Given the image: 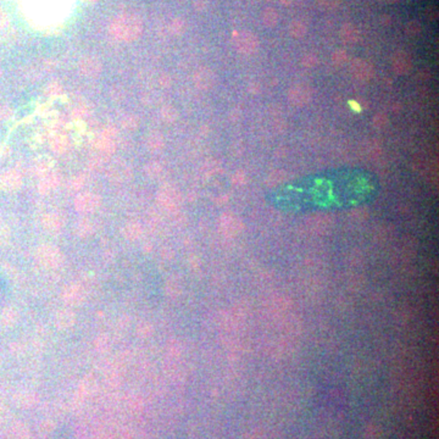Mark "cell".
<instances>
[{"mask_svg":"<svg viewBox=\"0 0 439 439\" xmlns=\"http://www.w3.org/2000/svg\"><path fill=\"white\" fill-rule=\"evenodd\" d=\"M109 32L119 42H133L142 36L143 22L133 14H122L112 20Z\"/></svg>","mask_w":439,"mask_h":439,"instance_id":"obj_1","label":"cell"},{"mask_svg":"<svg viewBox=\"0 0 439 439\" xmlns=\"http://www.w3.org/2000/svg\"><path fill=\"white\" fill-rule=\"evenodd\" d=\"M233 46L241 54L250 55L258 52L260 41L254 33L248 32V31H239L233 33Z\"/></svg>","mask_w":439,"mask_h":439,"instance_id":"obj_2","label":"cell"},{"mask_svg":"<svg viewBox=\"0 0 439 439\" xmlns=\"http://www.w3.org/2000/svg\"><path fill=\"white\" fill-rule=\"evenodd\" d=\"M287 98H288V101L293 106L303 108V106L308 105L314 98V89L309 84L305 83L294 84L289 88L288 93H287Z\"/></svg>","mask_w":439,"mask_h":439,"instance_id":"obj_3","label":"cell"},{"mask_svg":"<svg viewBox=\"0 0 439 439\" xmlns=\"http://www.w3.org/2000/svg\"><path fill=\"white\" fill-rule=\"evenodd\" d=\"M350 72L353 73L356 80L362 81V82L371 81L376 75L373 65L360 58H355L350 61Z\"/></svg>","mask_w":439,"mask_h":439,"instance_id":"obj_4","label":"cell"},{"mask_svg":"<svg viewBox=\"0 0 439 439\" xmlns=\"http://www.w3.org/2000/svg\"><path fill=\"white\" fill-rule=\"evenodd\" d=\"M392 67L398 76L409 75L413 69L412 56L405 50H396L392 56Z\"/></svg>","mask_w":439,"mask_h":439,"instance_id":"obj_5","label":"cell"},{"mask_svg":"<svg viewBox=\"0 0 439 439\" xmlns=\"http://www.w3.org/2000/svg\"><path fill=\"white\" fill-rule=\"evenodd\" d=\"M193 82L200 91H209L216 83V75L209 67H200L193 76Z\"/></svg>","mask_w":439,"mask_h":439,"instance_id":"obj_6","label":"cell"},{"mask_svg":"<svg viewBox=\"0 0 439 439\" xmlns=\"http://www.w3.org/2000/svg\"><path fill=\"white\" fill-rule=\"evenodd\" d=\"M49 146L53 153L63 155L71 149V139L60 131H52L49 136Z\"/></svg>","mask_w":439,"mask_h":439,"instance_id":"obj_7","label":"cell"},{"mask_svg":"<svg viewBox=\"0 0 439 439\" xmlns=\"http://www.w3.org/2000/svg\"><path fill=\"white\" fill-rule=\"evenodd\" d=\"M78 70L86 77H98L103 71V65L93 56H84L78 63Z\"/></svg>","mask_w":439,"mask_h":439,"instance_id":"obj_8","label":"cell"},{"mask_svg":"<svg viewBox=\"0 0 439 439\" xmlns=\"http://www.w3.org/2000/svg\"><path fill=\"white\" fill-rule=\"evenodd\" d=\"M108 173L109 177L114 181H125L131 176V166L128 162L123 161V160H116V161L110 162L108 165Z\"/></svg>","mask_w":439,"mask_h":439,"instance_id":"obj_9","label":"cell"},{"mask_svg":"<svg viewBox=\"0 0 439 439\" xmlns=\"http://www.w3.org/2000/svg\"><path fill=\"white\" fill-rule=\"evenodd\" d=\"M92 145L95 149V153L103 154L105 156H110L116 150V140L103 137L101 134L93 137Z\"/></svg>","mask_w":439,"mask_h":439,"instance_id":"obj_10","label":"cell"},{"mask_svg":"<svg viewBox=\"0 0 439 439\" xmlns=\"http://www.w3.org/2000/svg\"><path fill=\"white\" fill-rule=\"evenodd\" d=\"M56 162L55 160L53 159L52 156H48V155H41L38 156L37 159L33 161V171H35V173L37 176L42 177L44 176V174L52 172V171H54Z\"/></svg>","mask_w":439,"mask_h":439,"instance_id":"obj_11","label":"cell"},{"mask_svg":"<svg viewBox=\"0 0 439 439\" xmlns=\"http://www.w3.org/2000/svg\"><path fill=\"white\" fill-rule=\"evenodd\" d=\"M22 184V177L18 171L8 170L0 174V185L5 189H16Z\"/></svg>","mask_w":439,"mask_h":439,"instance_id":"obj_12","label":"cell"},{"mask_svg":"<svg viewBox=\"0 0 439 439\" xmlns=\"http://www.w3.org/2000/svg\"><path fill=\"white\" fill-rule=\"evenodd\" d=\"M60 174L55 172V171L44 174V176L41 177V181H39V190L43 193L50 192L55 187H58L59 183H60Z\"/></svg>","mask_w":439,"mask_h":439,"instance_id":"obj_13","label":"cell"},{"mask_svg":"<svg viewBox=\"0 0 439 439\" xmlns=\"http://www.w3.org/2000/svg\"><path fill=\"white\" fill-rule=\"evenodd\" d=\"M99 204V198L92 193L81 194L76 199V206L80 211H91Z\"/></svg>","mask_w":439,"mask_h":439,"instance_id":"obj_14","label":"cell"},{"mask_svg":"<svg viewBox=\"0 0 439 439\" xmlns=\"http://www.w3.org/2000/svg\"><path fill=\"white\" fill-rule=\"evenodd\" d=\"M339 36L342 38V41L344 43L348 44H354L359 41L360 38V32L357 30V27L353 24H344L340 28Z\"/></svg>","mask_w":439,"mask_h":439,"instance_id":"obj_15","label":"cell"},{"mask_svg":"<svg viewBox=\"0 0 439 439\" xmlns=\"http://www.w3.org/2000/svg\"><path fill=\"white\" fill-rule=\"evenodd\" d=\"M146 148L149 149L150 151H154V153H156V151H160L164 149L165 146V138L162 136L160 132H151V133L148 134V137H146Z\"/></svg>","mask_w":439,"mask_h":439,"instance_id":"obj_16","label":"cell"},{"mask_svg":"<svg viewBox=\"0 0 439 439\" xmlns=\"http://www.w3.org/2000/svg\"><path fill=\"white\" fill-rule=\"evenodd\" d=\"M288 30L293 38L297 39L304 38L306 36V33H308V26L303 21H300V20H293L291 25H289Z\"/></svg>","mask_w":439,"mask_h":439,"instance_id":"obj_17","label":"cell"},{"mask_svg":"<svg viewBox=\"0 0 439 439\" xmlns=\"http://www.w3.org/2000/svg\"><path fill=\"white\" fill-rule=\"evenodd\" d=\"M278 20H280V15L275 8H266L263 11V24L265 25V27H275L278 24Z\"/></svg>","mask_w":439,"mask_h":439,"instance_id":"obj_18","label":"cell"},{"mask_svg":"<svg viewBox=\"0 0 439 439\" xmlns=\"http://www.w3.org/2000/svg\"><path fill=\"white\" fill-rule=\"evenodd\" d=\"M160 115L166 123H173L178 119V111L172 105H165L160 111Z\"/></svg>","mask_w":439,"mask_h":439,"instance_id":"obj_19","label":"cell"},{"mask_svg":"<svg viewBox=\"0 0 439 439\" xmlns=\"http://www.w3.org/2000/svg\"><path fill=\"white\" fill-rule=\"evenodd\" d=\"M139 122H140L139 117L133 114H128L121 120V126H122V128L126 129V131H134V129H137L138 126H139Z\"/></svg>","mask_w":439,"mask_h":439,"instance_id":"obj_20","label":"cell"},{"mask_svg":"<svg viewBox=\"0 0 439 439\" xmlns=\"http://www.w3.org/2000/svg\"><path fill=\"white\" fill-rule=\"evenodd\" d=\"M64 93L63 84L58 81H53V82L48 83L46 87V95L49 98H58Z\"/></svg>","mask_w":439,"mask_h":439,"instance_id":"obj_21","label":"cell"},{"mask_svg":"<svg viewBox=\"0 0 439 439\" xmlns=\"http://www.w3.org/2000/svg\"><path fill=\"white\" fill-rule=\"evenodd\" d=\"M89 112H91V110H89L88 105H86V104H80V105L75 106L72 110V120L83 121L86 117H88Z\"/></svg>","mask_w":439,"mask_h":439,"instance_id":"obj_22","label":"cell"},{"mask_svg":"<svg viewBox=\"0 0 439 439\" xmlns=\"http://www.w3.org/2000/svg\"><path fill=\"white\" fill-rule=\"evenodd\" d=\"M287 181V176L284 171H275L270 174L269 177V183L272 188L278 187V185L283 184Z\"/></svg>","mask_w":439,"mask_h":439,"instance_id":"obj_23","label":"cell"},{"mask_svg":"<svg viewBox=\"0 0 439 439\" xmlns=\"http://www.w3.org/2000/svg\"><path fill=\"white\" fill-rule=\"evenodd\" d=\"M422 26L420 22L417 21V20H411V21L407 22L406 25H405V33H406L409 37H416L418 36L421 33Z\"/></svg>","mask_w":439,"mask_h":439,"instance_id":"obj_24","label":"cell"},{"mask_svg":"<svg viewBox=\"0 0 439 439\" xmlns=\"http://www.w3.org/2000/svg\"><path fill=\"white\" fill-rule=\"evenodd\" d=\"M162 172V165L159 161H151L145 165V173L149 177H157Z\"/></svg>","mask_w":439,"mask_h":439,"instance_id":"obj_25","label":"cell"},{"mask_svg":"<svg viewBox=\"0 0 439 439\" xmlns=\"http://www.w3.org/2000/svg\"><path fill=\"white\" fill-rule=\"evenodd\" d=\"M372 123L376 128L382 129L387 127V125L389 123V119H388L387 115L383 114V112H378V114H376L375 116H373Z\"/></svg>","mask_w":439,"mask_h":439,"instance_id":"obj_26","label":"cell"},{"mask_svg":"<svg viewBox=\"0 0 439 439\" xmlns=\"http://www.w3.org/2000/svg\"><path fill=\"white\" fill-rule=\"evenodd\" d=\"M348 59H349V54L347 53V50L344 49H338L332 54V61H333V64L336 65L345 64L348 61Z\"/></svg>","mask_w":439,"mask_h":439,"instance_id":"obj_27","label":"cell"},{"mask_svg":"<svg viewBox=\"0 0 439 439\" xmlns=\"http://www.w3.org/2000/svg\"><path fill=\"white\" fill-rule=\"evenodd\" d=\"M302 65L304 67H306V69H314L315 66H317L319 65V58H317V55L315 54H306L303 56L302 59Z\"/></svg>","mask_w":439,"mask_h":439,"instance_id":"obj_28","label":"cell"},{"mask_svg":"<svg viewBox=\"0 0 439 439\" xmlns=\"http://www.w3.org/2000/svg\"><path fill=\"white\" fill-rule=\"evenodd\" d=\"M99 134H101L103 137L110 138V139L116 140V137H117V134H119V131H117V128L115 127L114 125H108L101 129V131L99 132Z\"/></svg>","mask_w":439,"mask_h":439,"instance_id":"obj_29","label":"cell"},{"mask_svg":"<svg viewBox=\"0 0 439 439\" xmlns=\"http://www.w3.org/2000/svg\"><path fill=\"white\" fill-rule=\"evenodd\" d=\"M184 28L185 24L182 19H174L170 25V30L173 35H181L183 31H184Z\"/></svg>","mask_w":439,"mask_h":439,"instance_id":"obj_30","label":"cell"},{"mask_svg":"<svg viewBox=\"0 0 439 439\" xmlns=\"http://www.w3.org/2000/svg\"><path fill=\"white\" fill-rule=\"evenodd\" d=\"M84 182H86V178H84L83 174H77V176L72 177L71 181H70V187L72 188V189H78V188L83 187Z\"/></svg>","mask_w":439,"mask_h":439,"instance_id":"obj_31","label":"cell"},{"mask_svg":"<svg viewBox=\"0 0 439 439\" xmlns=\"http://www.w3.org/2000/svg\"><path fill=\"white\" fill-rule=\"evenodd\" d=\"M317 3L325 9H336L337 7H339V4L342 3V0H316Z\"/></svg>","mask_w":439,"mask_h":439,"instance_id":"obj_32","label":"cell"},{"mask_svg":"<svg viewBox=\"0 0 439 439\" xmlns=\"http://www.w3.org/2000/svg\"><path fill=\"white\" fill-rule=\"evenodd\" d=\"M14 115L13 109L8 105H2L0 106V121H7L9 120L11 116Z\"/></svg>","mask_w":439,"mask_h":439,"instance_id":"obj_33","label":"cell"},{"mask_svg":"<svg viewBox=\"0 0 439 439\" xmlns=\"http://www.w3.org/2000/svg\"><path fill=\"white\" fill-rule=\"evenodd\" d=\"M424 14H426L427 19H428L429 21H434V20L438 19V9L435 7L427 8L426 11H424Z\"/></svg>","mask_w":439,"mask_h":439,"instance_id":"obj_34","label":"cell"},{"mask_svg":"<svg viewBox=\"0 0 439 439\" xmlns=\"http://www.w3.org/2000/svg\"><path fill=\"white\" fill-rule=\"evenodd\" d=\"M159 84L162 87V88H168V87L172 84V80H171L170 76L164 73V75H161L159 77Z\"/></svg>","mask_w":439,"mask_h":439,"instance_id":"obj_35","label":"cell"},{"mask_svg":"<svg viewBox=\"0 0 439 439\" xmlns=\"http://www.w3.org/2000/svg\"><path fill=\"white\" fill-rule=\"evenodd\" d=\"M8 25H9V18H8L7 13L0 8V31L7 28Z\"/></svg>","mask_w":439,"mask_h":439,"instance_id":"obj_36","label":"cell"},{"mask_svg":"<svg viewBox=\"0 0 439 439\" xmlns=\"http://www.w3.org/2000/svg\"><path fill=\"white\" fill-rule=\"evenodd\" d=\"M10 153V149L8 148L7 145L4 144H0V159H3V157L8 156V154Z\"/></svg>","mask_w":439,"mask_h":439,"instance_id":"obj_37","label":"cell"},{"mask_svg":"<svg viewBox=\"0 0 439 439\" xmlns=\"http://www.w3.org/2000/svg\"><path fill=\"white\" fill-rule=\"evenodd\" d=\"M233 182H236V181H243L244 179V173L243 172H236L235 173V176H233Z\"/></svg>","mask_w":439,"mask_h":439,"instance_id":"obj_38","label":"cell"},{"mask_svg":"<svg viewBox=\"0 0 439 439\" xmlns=\"http://www.w3.org/2000/svg\"><path fill=\"white\" fill-rule=\"evenodd\" d=\"M378 2L383 3V4H396V3H399L400 0H378Z\"/></svg>","mask_w":439,"mask_h":439,"instance_id":"obj_39","label":"cell"},{"mask_svg":"<svg viewBox=\"0 0 439 439\" xmlns=\"http://www.w3.org/2000/svg\"><path fill=\"white\" fill-rule=\"evenodd\" d=\"M84 2H86L87 4H94V3L97 2V0H84Z\"/></svg>","mask_w":439,"mask_h":439,"instance_id":"obj_40","label":"cell"},{"mask_svg":"<svg viewBox=\"0 0 439 439\" xmlns=\"http://www.w3.org/2000/svg\"><path fill=\"white\" fill-rule=\"evenodd\" d=\"M2 73H3V72H2V70H0V77H2Z\"/></svg>","mask_w":439,"mask_h":439,"instance_id":"obj_41","label":"cell"}]
</instances>
